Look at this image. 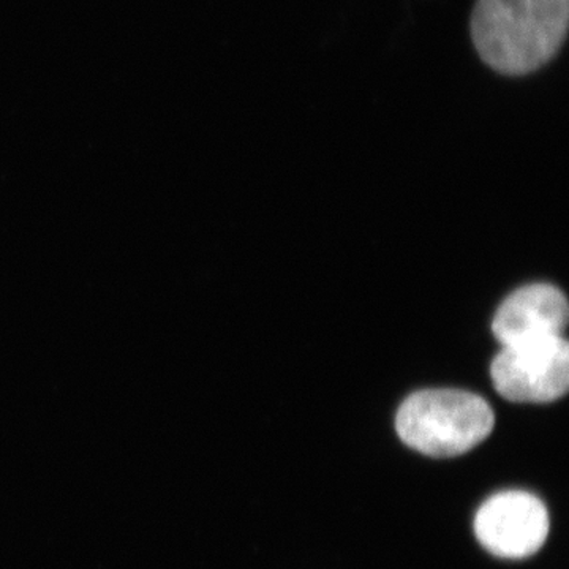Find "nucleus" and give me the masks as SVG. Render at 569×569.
<instances>
[{"mask_svg":"<svg viewBox=\"0 0 569 569\" xmlns=\"http://www.w3.org/2000/svg\"><path fill=\"white\" fill-rule=\"evenodd\" d=\"M569 0H477L471 40L505 77H527L557 58L568 37Z\"/></svg>","mask_w":569,"mask_h":569,"instance_id":"nucleus-1","label":"nucleus"},{"mask_svg":"<svg viewBox=\"0 0 569 569\" xmlns=\"http://www.w3.org/2000/svg\"><path fill=\"white\" fill-rule=\"evenodd\" d=\"M568 301L559 288L537 283L515 291L493 318L492 331L501 347L563 335Z\"/></svg>","mask_w":569,"mask_h":569,"instance_id":"nucleus-5","label":"nucleus"},{"mask_svg":"<svg viewBox=\"0 0 569 569\" xmlns=\"http://www.w3.org/2000/svg\"><path fill=\"white\" fill-rule=\"evenodd\" d=\"M475 533L492 556L527 559L548 539V508L533 493L522 490L497 493L478 509Z\"/></svg>","mask_w":569,"mask_h":569,"instance_id":"nucleus-4","label":"nucleus"},{"mask_svg":"<svg viewBox=\"0 0 569 569\" xmlns=\"http://www.w3.org/2000/svg\"><path fill=\"white\" fill-rule=\"evenodd\" d=\"M490 373L498 395L511 402H553L569 387L568 342L559 336L503 347Z\"/></svg>","mask_w":569,"mask_h":569,"instance_id":"nucleus-3","label":"nucleus"},{"mask_svg":"<svg viewBox=\"0 0 569 569\" xmlns=\"http://www.w3.org/2000/svg\"><path fill=\"white\" fill-rule=\"evenodd\" d=\"M489 403L471 392L427 389L408 397L396 418L400 440L430 458L466 455L492 432Z\"/></svg>","mask_w":569,"mask_h":569,"instance_id":"nucleus-2","label":"nucleus"}]
</instances>
